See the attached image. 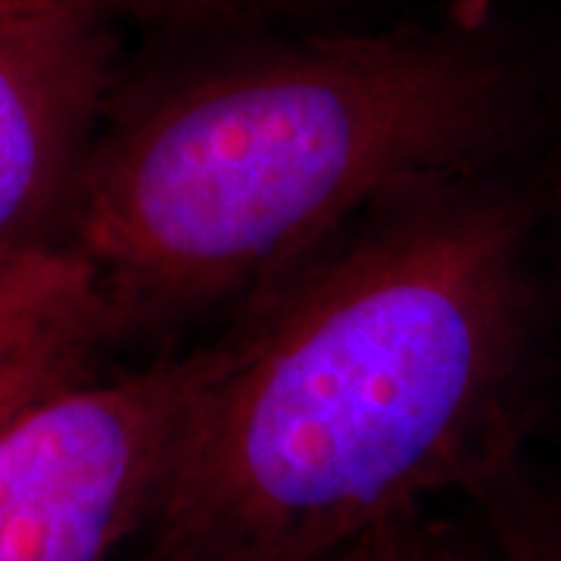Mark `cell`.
<instances>
[{
	"mask_svg": "<svg viewBox=\"0 0 561 561\" xmlns=\"http://www.w3.org/2000/svg\"><path fill=\"white\" fill-rule=\"evenodd\" d=\"M465 500L478 512L486 561H561V486L542 481L527 459L481 481Z\"/></svg>",
	"mask_w": 561,
	"mask_h": 561,
	"instance_id": "8992f818",
	"label": "cell"
},
{
	"mask_svg": "<svg viewBox=\"0 0 561 561\" xmlns=\"http://www.w3.org/2000/svg\"><path fill=\"white\" fill-rule=\"evenodd\" d=\"M328 561H486L481 546H468L424 512H409L375 527Z\"/></svg>",
	"mask_w": 561,
	"mask_h": 561,
	"instance_id": "ba28073f",
	"label": "cell"
},
{
	"mask_svg": "<svg viewBox=\"0 0 561 561\" xmlns=\"http://www.w3.org/2000/svg\"><path fill=\"white\" fill-rule=\"evenodd\" d=\"M546 106L534 60L481 7L260 44L110 106L66 247L113 324L184 319L393 203L518 165Z\"/></svg>",
	"mask_w": 561,
	"mask_h": 561,
	"instance_id": "7a4b0ae2",
	"label": "cell"
},
{
	"mask_svg": "<svg viewBox=\"0 0 561 561\" xmlns=\"http://www.w3.org/2000/svg\"><path fill=\"white\" fill-rule=\"evenodd\" d=\"M103 331L101 324L66 328L0 356V424L28 402L79 381L81 365Z\"/></svg>",
	"mask_w": 561,
	"mask_h": 561,
	"instance_id": "52a82bcc",
	"label": "cell"
},
{
	"mask_svg": "<svg viewBox=\"0 0 561 561\" xmlns=\"http://www.w3.org/2000/svg\"><path fill=\"white\" fill-rule=\"evenodd\" d=\"M546 231L518 162L393 203L265 287L219 341L138 561H328L527 459Z\"/></svg>",
	"mask_w": 561,
	"mask_h": 561,
	"instance_id": "6da1fadb",
	"label": "cell"
},
{
	"mask_svg": "<svg viewBox=\"0 0 561 561\" xmlns=\"http://www.w3.org/2000/svg\"><path fill=\"white\" fill-rule=\"evenodd\" d=\"M219 343L72 381L0 424V561H119L153 518Z\"/></svg>",
	"mask_w": 561,
	"mask_h": 561,
	"instance_id": "3957f363",
	"label": "cell"
},
{
	"mask_svg": "<svg viewBox=\"0 0 561 561\" xmlns=\"http://www.w3.org/2000/svg\"><path fill=\"white\" fill-rule=\"evenodd\" d=\"M113 328L98 272L66 243L0 253V356L66 328Z\"/></svg>",
	"mask_w": 561,
	"mask_h": 561,
	"instance_id": "5b68a950",
	"label": "cell"
},
{
	"mask_svg": "<svg viewBox=\"0 0 561 561\" xmlns=\"http://www.w3.org/2000/svg\"><path fill=\"white\" fill-rule=\"evenodd\" d=\"M113 91L110 0H0V253L69 221Z\"/></svg>",
	"mask_w": 561,
	"mask_h": 561,
	"instance_id": "277c9868",
	"label": "cell"
}]
</instances>
